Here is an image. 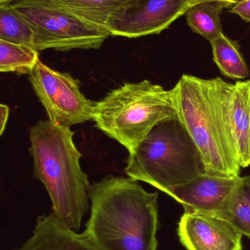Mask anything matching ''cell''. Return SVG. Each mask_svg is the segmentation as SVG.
I'll return each instance as SVG.
<instances>
[{"label": "cell", "mask_w": 250, "mask_h": 250, "mask_svg": "<svg viewBox=\"0 0 250 250\" xmlns=\"http://www.w3.org/2000/svg\"><path fill=\"white\" fill-rule=\"evenodd\" d=\"M158 196L131 178H104L90 188L84 232L101 250H157Z\"/></svg>", "instance_id": "cell-1"}, {"label": "cell", "mask_w": 250, "mask_h": 250, "mask_svg": "<svg viewBox=\"0 0 250 250\" xmlns=\"http://www.w3.org/2000/svg\"><path fill=\"white\" fill-rule=\"evenodd\" d=\"M232 85L220 77L183 75L173 89L178 117L201 151L207 173L236 178L241 166L229 121Z\"/></svg>", "instance_id": "cell-2"}, {"label": "cell", "mask_w": 250, "mask_h": 250, "mask_svg": "<svg viewBox=\"0 0 250 250\" xmlns=\"http://www.w3.org/2000/svg\"><path fill=\"white\" fill-rule=\"evenodd\" d=\"M70 127L38 122L29 133L34 174L46 189L56 220L72 230H80L91 209L88 175L81 169L82 154L75 146Z\"/></svg>", "instance_id": "cell-3"}, {"label": "cell", "mask_w": 250, "mask_h": 250, "mask_svg": "<svg viewBox=\"0 0 250 250\" xmlns=\"http://www.w3.org/2000/svg\"><path fill=\"white\" fill-rule=\"evenodd\" d=\"M126 163L129 178L168 195L175 187L207 173L201 151L178 116L156 125Z\"/></svg>", "instance_id": "cell-4"}, {"label": "cell", "mask_w": 250, "mask_h": 250, "mask_svg": "<svg viewBox=\"0 0 250 250\" xmlns=\"http://www.w3.org/2000/svg\"><path fill=\"white\" fill-rule=\"evenodd\" d=\"M177 116L173 89L144 80L125 83L95 102L92 120L132 153L156 125Z\"/></svg>", "instance_id": "cell-5"}, {"label": "cell", "mask_w": 250, "mask_h": 250, "mask_svg": "<svg viewBox=\"0 0 250 250\" xmlns=\"http://www.w3.org/2000/svg\"><path fill=\"white\" fill-rule=\"evenodd\" d=\"M8 4L30 25L38 51L97 49L111 35L110 31L79 19L54 0H13Z\"/></svg>", "instance_id": "cell-6"}, {"label": "cell", "mask_w": 250, "mask_h": 250, "mask_svg": "<svg viewBox=\"0 0 250 250\" xmlns=\"http://www.w3.org/2000/svg\"><path fill=\"white\" fill-rule=\"evenodd\" d=\"M29 82L53 124L65 127L92 120L94 104L70 73L56 71L38 60Z\"/></svg>", "instance_id": "cell-7"}, {"label": "cell", "mask_w": 250, "mask_h": 250, "mask_svg": "<svg viewBox=\"0 0 250 250\" xmlns=\"http://www.w3.org/2000/svg\"><path fill=\"white\" fill-rule=\"evenodd\" d=\"M201 0H139L113 22L108 30L113 36L136 38L158 35L167 29Z\"/></svg>", "instance_id": "cell-8"}, {"label": "cell", "mask_w": 250, "mask_h": 250, "mask_svg": "<svg viewBox=\"0 0 250 250\" xmlns=\"http://www.w3.org/2000/svg\"><path fill=\"white\" fill-rule=\"evenodd\" d=\"M181 243L187 250H242L243 235L224 217L184 211L178 226Z\"/></svg>", "instance_id": "cell-9"}, {"label": "cell", "mask_w": 250, "mask_h": 250, "mask_svg": "<svg viewBox=\"0 0 250 250\" xmlns=\"http://www.w3.org/2000/svg\"><path fill=\"white\" fill-rule=\"evenodd\" d=\"M238 179L204 173L175 187L169 195L183 207L184 211L218 215L224 209Z\"/></svg>", "instance_id": "cell-10"}, {"label": "cell", "mask_w": 250, "mask_h": 250, "mask_svg": "<svg viewBox=\"0 0 250 250\" xmlns=\"http://www.w3.org/2000/svg\"><path fill=\"white\" fill-rule=\"evenodd\" d=\"M13 250H101L85 233H78L52 214L38 217L30 237Z\"/></svg>", "instance_id": "cell-11"}, {"label": "cell", "mask_w": 250, "mask_h": 250, "mask_svg": "<svg viewBox=\"0 0 250 250\" xmlns=\"http://www.w3.org/2000/svg\"><path fill=\"white\" fill-rule=\"evenodd\" d=\"M230 129L241 167L250 166V80L232 85L228 99Z\"/></svg>", "instance_id": "cell-12"}, {"label": "cell", "mask_w": 250, "mask_h": 250, "mask_svg": "<svg viewBox=\"0 0 250 250\" xmlns=\"http://www.w3.org/2000/svg\"><path fill=\"white\" fill-rule=\"evenodd\" d=\"M79 19L108 30L139 0H54Z\"/></svg>", "instance_id": "cell-13"}, {"label": "cell", "mask_w": 250, "mask_h": 250, "mask_svg": "<svg viewBox=\"0 0 250 250\" xmlns=\"http://www.w3.org/2000/svg\"><path fill=\"white\" fill-rule=\"evenodd\" d=\"M234 3L223 0H209L192 6L186 13L188 25L193 32L209 42L223 32L220 15Z\"/></svg>", "instance_id": "cell-14"}, {"label": "cell", "mask_w": 250, "mask_h": 250, "mask_svg": "<svg viewBox=\"0 0 250 250\" xmlns=\"http://www.w3.org/2000/svg\"><path fill=\"white\" fill-rule=\"evenodd\" d=\"M210 42L213 60L223 76L233 80L249 77V69L236 41L222 33Z\"/></svg>", "instance_id": "cell-15"}, {"label": "cell", "mask_w": 250, "mask_h": 250, "mask_svg": "<svg viewBox=\"0 0 250 250\" xmlns=\"http://www.w3.org/2000/svg\"><path fill=\"white\" fill-rule=\"evenodd\" d=\"M250 239V176L240 177L220 214Z\"/></svg>", "instance_id": "cell-16"}, {"label": "cell", "mask_w": 250, "mask_h": 250, "mask_svg": "<svg viewBox=\"0 0 250 250\" xmlns=\"http://www.w3.org/2000/svg\"><path fill=\"white\" fill-rule=\"evenodd\" d=\"M0 40L35 48L32 27L8 3L0 4Z\"/></svg>", "instance_id": "cell-17"}, {"label": "cell", "mask_w": 250, "mask_h": 250, "mask_svg": "<svg viewBox=\"0 0 250 250\" xmlns=\"http://www.w3.org/2000/svg\"><path fill=\"white\" fill-rule=\"evenodd\" d=\"M39 60V53L26 45L0 40V71L30 75Z\"/></svg>", "instance_id": "cell-18"}, {"label": "cell", "mask_w": 250, "mask_h": 250, "mask_svg": "<svg viewBox=\"0 0 250 250\" xmlns=\"http://www.w3.org/2000/svg\"><path fill=\"white\" fill-rule=\"evenodd\" d=\"M230 12L240 16L245 21L250 22V0H239Z\"/></svg>", "instance_id": "cell-19"}, {"label": "cell", "mask_w": 250, "mask_h": 250, "mask_svg": "<svg viewBox=\"0 0 250 250\" xmlns=\"http://www.w3.org/2000/svg\"><path fill=\"white\" fill-rule=\"evenodd\" d=\"M9 108L7 105H0V134L2 135L5 129L6 124H7V120H8Z\"/></svg>", "instance_id": "cell-20"}, {"label": "cell", "mask_w": 250, "mask_h": 250, "mask_svg": "<svg viewBox=\"0 0 250 250\" xmlns=\"http://www.w3.org/2000/svg\"><path fill=\"white\" fill-rule=\"evenodd\" d=\"M201 1H209V0H201ZM223 1H230V2L234 3V4H236V2H237L239 0H223Z\"/></svg>", "instance_id": "cell-21"}, {"label": "cell", "mask_w": 250, "mask_h": 250, "mask_svg": "<svg viewBox=\"0 0 250 250\" xmlns=\"http://www.w3.org/2000/svg\"><path fill=\"white\" fill-rule=\"evenodd\" d=\"M11 1H13V0H0V4H3V3H8Z\"/></svg>", "instance_id": "cell-22"}]
</instances>
